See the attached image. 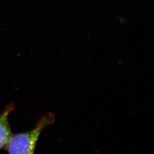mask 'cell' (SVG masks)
Listing matches in <instances>:
<instances>
[{"label":"cell","mask_w":154,"mask_h":154,"mask_svg":"<svg viewBox=\"0 0 154 154\" xmlns=\"http://www.w3.org/2000/svg\"><path fill=\"white\" fill-rule=\"evenodd\" d=\"M13 110L14 106L11 104L0 114V149H6L13 135L9 122V116Z\"/></svg>","instance_id":"cell-2"},{"label":"cell","mask_w":154,"mask_h":154,"mask_svg":"<svg viewBox=\"0 0 154 154\" xmlns=\"http://www.w3.org/2000/svg\"><path fill=\"white\" fill-rule=\"evenodd\" d=\"M55 122V116L47 112L39 120L35 127L27 132L13 134L6 147L9 154H34L39 137L46 127Z\"/></svg>","instance_id":"cell-1"}]
</instances>
